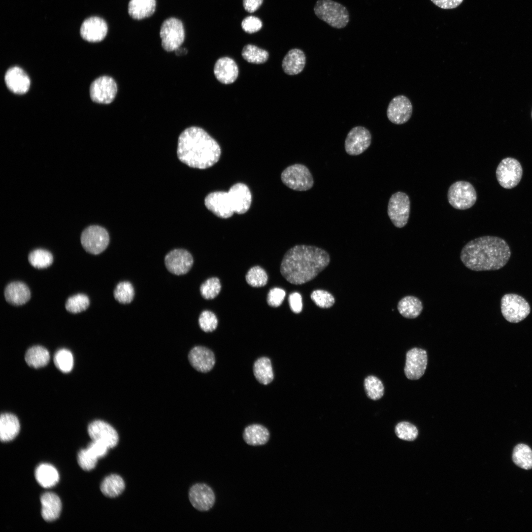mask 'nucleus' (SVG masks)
I'll return each mask as SVG.
<instances>
[{"instance_id":"21","label":"nucleus","mask_w":532,"mask_h":532,"mask_svg":"<svg viewBox=\"0 0 532 532\" xmlns=\"http://www.w3.org/2000/svg\"><path fill=\"white\" fill-rule=\"evenodd\" d=\"M191 366L197 371L207 372L211 370L215 364L213 352L207 347L197 346L193 348L188 355Z\"/></svg>"},{"instance_id":"5","label":"nucleus","mask_w":532,"mask_h":532,"mask_svg":"<svg viewBox=\"0 0 532 532\" xmlns=\"http://www.w3.org/2000/svg\"><path fill=\"white\" fill-rule=\"evenodd\" d=\"M313 10L319 19L334 28H344L349 21L346 7L332 0H318Z\"/></svg>"},{"instance_id":"8","label":"nucleus","mask_w":532,"mask_h":532,"mask_svg":"<svg viewBox=\"0 0 532 532\" xmlns=\"http://www.w3.org/2000/svg\"><path fill=\"white\" fill-rule=\"evenodd\" d=\"M501 311L507 321L517 323L529 315L531 307L523 297L515 294H507L501 298Z\"/></svg>"},{"instance_id":"17","label":"nucleus","mask_w":532,"mask_h":532,"mask_svg":"<svg viewBox=\"0 0 532 532\" xmlns=\"http://www.w3.org/2000/svg\"><path fill=\"white\" fill-rule=\"evenodd\" d=\"M428 362L425 350L414 348L408 351L406 355L404 373L410 380H417L424 374Z\"/></svg>"},{"instance_id":"46","label":"nucleus","mask_w":532,"mask_h":532,"mask_svg":"<svg viewBox=\"0 0 532 532\" xmlns=\"http://www.w3.org/2000/svg\"><path fill=\"white\" fill-rule=\"evenodd\" d=\"M199 324L203 331L206 332H211L216 329L218 320L215 314L212 312L204 310L200 314Z\"/></svg>"},{"instance_id":"20","label":"nucleus","mask_w":532,"mask_h":532,"mask_svg":"<svg viewBox=\"0 0 532 532\" xmlns=\"http://www.w3.org/2000/svg\"><path fill=\"white\" fill-rule=\"evenodd\" d=\"M105 21L98 17H92L85 20L80 28V34L85 40L92 42L103 40L107 33Z\"/></svg>"},{"instance_id":"43","label":"nucleus","mask_w":532,"mask_h":532,"mask_svg":"<svg viewBox=\"0 0 532 532\" xmlns=\"http://www.w3.org/2000/svg\"><path fill=\"white\" fill-rule=\"evenodd\" d=\"M221 289V285L219 279L217 277H211L201 284L200 292L204 299H211L218 296Z\"/></svg>"},{"instance_id":"18","label":"nucleus","mask_w":532,"mask_h":532,"mask_svg":"<svg viewBox=\"0 0 532 532\" xmlns=\"http://www.w3.org/2000/svg\"><path fill=\"white\" fill-rule=\"evenodd\" d=\"M412 110V105L409 99L404 95H399L390 101L387 109V116L392 123L401 125L409 120Z\"/></svg>"},{"instance_id":"28","label":"nucleus","mask_w":532,"mask_h":532,"mask_svg":"<svg viewBox=\"0 0 532 532\" xmlns=\"http://www.w3.org/2000/svg\"><path fill=\"white\" fill-rule=\"evenodd\" d=\"M270 437L266 428L260 424H252L246 427L243 433V438L248 445L259 446L266 444Z\"/></svg>"},{"instance_id":"12","label":"nucleus","mask_w":532,"mask_h":532,"mask_svg":"<svg viewBox=\"0 0 532 532\" xmlns=\"http://www.w3.org/2000/svg\"><path fill=\"white\" fill-rule=\"evenodd\" d=\"M523 175V169L516 159L507 157L503 159L496 169V176L499 185L505 189H510L516 187L520 182Z\"/></svg>"},{"instance_id":"26","label":"nucleus","mask_w":532,"mask_h":532,"mask_svg":"<svg viewBox=\"0 0 532 532\" xmlns=\"http://www.w3.org/2000/svg\"><path fill=\"white\" fill-rule=\"evenodd\" d=\"M6 300L13 305H21L26 303L31 298V292L24 283L14 281L8 284L4 290Z\"/></svg>"},{"instance_id":"49","label":"nucleus","mask_w":532,"mask_h":532,"mask_svg":"<svg viewBox=\"0 0 532 532\" xmlns=\"http://www.w3.org/2000/svg\"><path fill=\"white\" fill-rule=\"evenodd\" d=\"M285 295L286 293L282 289L275 287L270 289L267 298L268 304L274 307L279 306L284 300Z\"/></svg>"},{"instance_id":"27","label":"nucleus","mask_w":532,"mask_h":532,"mask_svg":"<svg viewBox=\"0 0 532 532\" xmlns=\"http://www.w3.org/2000/svg\"><path fill=\"white\" fill-rule=\"evenodd\" d=\"M20 425L18 418L13 414L2 413L0 417V439L8 442L14 439L19 432Z\"/></svg>"},{"instance_id":"34","label":"nucleus","mask_w":532,"mask_h":532,"mask_svg":"<svg viewBox=\"0 0 532 532\" xmlns=\"http://www.w3.org/2000/svg\"><path fill=\"white\" fill-rule=\"evenodd\" d=\"M125 488L123 478L118 474H112L106 476L102 481L100 489L106 497L115 498L121 495Z\"/></svg>"},{"instance_id":"39","label":"nucleus","mask_w":532,"mask_h":532,"mask_svg":"<svg viewBox=\"0 0 532 532\" xmlns=\"http://www.w3.org/2000/svg\"><path fill=\"white\" fill-rule=\"evenodd\" d=\"M134 296V290L132 283L129 281H122L116 286L114 291V297L119 302L122 304L130 303Z\"/></svg>"},{"instance_id":"51","label":"nucleus","mask_w":532,"mask_h":532,"mask_svg":"<svg viewBox=\"0 0 532 532\" xmlns=\"http://www.w3.org/2000/svg\"><path fill=\"white\" fill-rule=\"evenodd\" d=\"M288 301L290 308L293 312L299 313L301 311L302 298L299 293L294 292L291 294L289 296Z\"/></svg>"},{"instance_id":"48","label":"nucleus","mask_w":532,"mask_h":532,"mask_svg":"<svg viewBox=\"0 0 532 532\" xmlns=\"http://www.w3.org/2000/svg\"><path fill=\"white\" fill-rule=\"evenodd\" d=\"M263 26L261 20L254 16L245 17L241 22L242 29L247 33H253L261 30Z\"/></svg>"},{"instance_id":"55","label":"nucleus","mask_w":532,"mask_h":532,"mask_svg":"<svg viewBox=\"0 0 532 532\" xmlns=\"http://www.w3.org/2000/svg\"></svg>"},{"instance_id":"24","label":"nucleus","mask_w":532,"mask_h":532,"mask_svg":"<svg viewBox=\"0 0 532 532\" xmlns=\"http://www.w3.org/2000/svg\"><path fill=\"white\" fill-rule=\"evenodd\" d=\"M40 502L41 514L45 521L52 522L59 518L62 509V502L56 494L51 492L43 494L40 497Z\"/></svg>"},{"instance_id":"4","label":"nucleus","mask_w":532,"mask_h":532,"mask_svg":"<svg viewBox=\"0 0 532 532\" xmlns=\"http://www.w3.org/2000/svg\"><path fill=\"white\" fill-rule=\"evenodd\" d=\"M252 195L244 183L233 185L228 192L215 191L208 194L204 199L206 207L217 217L227 219L234 213L242 214L250 208Z\"/></svg>"},{"instance_id":"1","label":"nucleus","mask_w":532,"mask_h":532,"mask_svg":"<svg viewBox=\"0 0 532 532\" xmlns=\"http://www.w3.org/2000/svg\"><path fill=\"white\" fill-rule=\"evenodd\" d=\"M330 261V256L325 250L314 246L297 245L284 255L280 272L290 283L300 285L315 278Z\"/></svg>"},{"instance_id":"30","label":"nucleus","mask_w":532,"mask_h":532,"mask_svg":"<svg viewBox=\"0 0 532 532\" xmlns=\"http://www.w3.org/2000/svg\"><path fill=\"white\" fill-rule=\"evenodd\" d=\"M156 7V0H130L128 11L132 18L141 20L151 16L154 13Z\"/></svg>"},{"instance_id":"52","label":"nucleus","mask_w":532,"mask_h":532,"mask_svg":"<svg viewBox=\"0 0 532 532\" xmlns=\"http://www.w3.org/2000/svg\"><path fill=\"white\" fill-rule=\"evenodd\" d=\"M437 6L444 9H453L458 7L464 0H431Z\"/></svg>"},{"instance_id":"44","label":"nucleus","mask_w":532,"mask_h":532,"mask_svg":"<svg viewBox=\"0 0 532 532\" xmlns=\"http://www.w3.org/2000/svg\"><path fill=\"white\" fill-rule=\"evenodd\" d=\"M397 436L404 440L413 441L418 436V430L413 424L407 422L399 423L395 427Z\"/></svg>"},{"instance_id":"3","label":"nucleus","mask_w":532,"mask_h":532,"mask_svg":"<svg viewBox=\"0 0 532 532\" xmlns=\"http://www.w3.org/2000/svg\"><path fill=\"white\" fill-rule=\"evenodd\" d=\"M221 154L218 142L200 127H189L178 137L177 157L189 167L208 168L217 163Z\"/></svg>"},{"instance_id":"14","label":"nucleus","mask_w":532,"mask_h":532,"mask_svg":"<svg viewBox=\"0 0 532 532\" xmlns=\"http://www.w3.org/2000/svg\"><path fill=\"white\" fill-rule=\"evenodd\" d=\"M371 135L368 129L363 126L353 128L348 133L344 143L346 152L351 156H357L365 152L370 145Z\"/></svg>"},{"instance_id":"37","label":"nucleus","mask_w":532,"mask_h":532,"mask_svg":"<svg viewBox=\"0 0 532 532\" xmlns=\"http://www.w3.org/2000/svg\"><path fill=\"white\" fill-rule=\"evenodd\" d=\"M28 260L30 264L34 267L42 269L47 268L52 265L53 257L49 251L45 249H37L29 254Z\"/></svg>"},{"instance_id":"32","label":"nucleus","mask_w":532,"mask_h":532,"mask_svg":"<svg viewBox=\"0 0 532 532\" xmlns=\"http://www.w3.org/2000/svg\"><path fill=\"white\" fill-rule=\"evenodd\" d=\"M27 364L31 367L38 368L47 365L50 360L48 351L44 347L36 345L29 348L25 356Z\"/></svg>"},{"instance_id":"10","label":"nucleus","mask_w":532,"mask_h":532,"mask_svg":"<svg viewBox=\"0 0 532 532\" xmlns=\"http://www.w3.org/2000/svg\"><path fill=\"white\" fill-rule=\"evenodd\" d=\"M410 208L408 196L405 193L397 192L390 197L387 207L388 216L394 226L399 228L407 223Z\"/></svg>"},{"instance_id":"29","label":"nucleus","mask_w":532,"mask_h":532,"mask_svg":"<svg viewBox=\"0 0 532 532\" xmlns=\"http://www.w3.org/2000/svg\"><path fill=\"white\" fill-rule=\"evenodd\" d=\"M397 308L399 314L407 319H415L422 313L423 305L421 300L414 296H406L398 302Z\"/></svg>"},{"instance_id":"22","label":"nucleus","mask_w":532,"mask_h":532,"mask_svg":"<svg viewBox=\"0 0 532 532\" xmlns=\"http://www.w3.org/2000/svg\"><path fill=\"white\" fill-rule=\"evenodd\" d=\"M213 71L217 80L224 84L233 83L238 75L236 63L228 57L218 59L214 65Z\"/></svg>"},{"instance_id":"13","label":"nucleus","mask_w":532,"mask_h":532,"mask_svg":"<svg viewBox=\"0 0 532 532\" xmlns=\"http://www.w3.org/2000/svg\"><path fill=\"white\" fill-rule=\"evenodd\" d=\"M117 92V86L114 80L107 76L100 77L94 80L90 88L92 100L103 104L111 103Z\"/></svg>"},{"instance_id":"47","label":"nucleus","mask_w":532,"mask_h":532,"mask_svg":"<svg viewBox=\"0 0 532 532\" xmlns=\"http://www.w3.org/2000/svg\"><path fill=\"white\" fill-rule=\"evenodd\" d=\"M98 459L87 448L81 449L77 455V461L79 466L86 471H90L94 468L97 464Z\"/></svg>"},{"instance_id":"36","label":"nucleus","mask_w":532,"mask_h":532,"mask_svg":"<svg viewBox=\"0 0 532 532\" xmlns=\"http://www.w3.org/2000/svg\"><path fill=\"white\" fill-rule=\"evenodd\" d=\"M241 55L247 62L255 64H261L266 62L269 57L267 51L250 44L243 47Z\"/></svg>"},{"instance_id":"54","label":"nucleus","mask_w":532,"mask_h":532,"mask_svg":"<svg viewBox=\"0 0 532 532\" xmlns=\"http://www.w3.org/2000/svg\"><path fill=\"white\" fill-rule=\"evenodd\" d=\"M175 52L177 55H183L186 54L187 53V50L186 48L179 47L175 50Z\"/></svg>"},{"instance_id":"42","label":"nucleus","mask_w":532,"mask_h":532,"mask_svg":"<svg viewBox=\"0 0 532 532\" xmlns=\"http://www.w3.org/2000/svg\"><path fill=\"white\" fill-rule=\"evenodd\" d=\"M245 278L247 283L252 287H261L266 284L268 276L262 267L255 266L248 271Z\"/></svg>"},{"instance_id":"15","label":"nucleus","mask_w":532,"mask_h":532,"mask_svg":"<svg viewBox=\"0 0 532 532\" xmlns=\"http://www.w3.org/2000/svg\"><path fill=\"white\" fill-rule=\"evenodd\" d=\"M88 432L93 441L102 443L108 448L115 447L119 441V435L115 429L102 420L91 422L88 426Z\"/></svg>"},{"instance_id":"53","label":"nucleus","mask_w":532,"mask_h":532,"mask_svg":"<svg viewBox=\"0 0 532 532\" xmlns=\"http://www.w3.org/2000/svg\"><path fill=\"white\" fill-rule=\"evenodd\" d=\"M263 2V0H243V5L246 11L253 13L259 9Z\"/></svg>"},{"instance_id":"2","label":"nucleus","mask_w":532,"mask_h":532,"mask_svg":"<svg viewBox=\"0 0 532 532\" xmlns=\"http://www.w3.org/2000/svg\"><path fill=\"white\" fill-rule=\"evenodd\" d=\"M511 251L506 242L494 236H483L463 247L460 259L468 269L476 271L496 270L508 262Z\"/></svg>"},{"instance_id":"23","label":"nucleus","mask_w":532,"mask_h":532,"mask_svg":"<svg viewBox=\"0 0 532 532\" xmlns=\"http://www.w3.org/2000/svg\"><path fill=\"white\" fill-rule=\"evenodd\" d=\"M4 80L7 88L15 94H25L30 86L29 76L18 66L8 69L5 73Z\"/></svg>"},{"instance_id":"25","label":"nucleus","mask_w":532,"mask_h":532,"mask_svg":"<svg viewBox=\"0 0 532 532\" xmlns=\"http://www.w3.org/2000/svg\"><path fill=\"white\" fill-rule=\"evenodd\" d=\"M306 56L302 50L298 48L290 50L284 57L282 67L284 72L290 75H297L304 69Z\"/></svg>"},{"instance_id":"40","label":"nucleus","mask_w":532,"mask_h":532,"mask_svg":"<svg viewBox=\"0 0 532 532\" xmlns=\"http://www.w3.org/2000/svg\"><path fill=\"white\" fill-rule=\"evenodd\" d=\"M56 366L64 373L70 372L73 366V357L71 352L65 348L58 350L54 356Z\"/></svg>"},{"instance_id":"35","label":"nucleus","mask_w":532,"mask_h":532,"mask_svg":"<svg viewBox=\"0 0 532 532\" xmlns=\"http://www.w3.org/2000/svg\"><path fill=\"white\" fill-rule=\"evenodd\" d=\"M512 460L516 466L523 469H532V450L526 444H517L513 450Z\"/></svg>"},{"instance_id":"7","label":"nucleus","mask_w":532,"mask_h":532,"mask_svg":"<svg viewBox=\"0 0 532 532\" xmlns=\"http://www.w3.org/2000/svg\"><path fill=\"white\" fill-rule=\"evenodd\" d=\"M447 198L454 208L466 210L471 207L477 200V194L473 185L469 182L458 181L449 187Z\"/></svg>"},{"instance_id":"41","label":"nucleus","mask_w":532,"mask_h":532,"mask_svg":"<svg viewBox=\"0 0 532 532\" xmlns=\"http://www.w3.org/2000/svg\"><path fill=\"white\" fill-rule=\"evenodd\" d=\"M90 304L88 296L83 294H78L69 297L66 300V309L72 313H78L87 309Z\"/></svg>"},{"instance_id":"38","label":"nucleus","mask_w":532,"mask_h":532,"mask_svg":"<svg viewBox=\"0 0 532 532\" xmlns=\"http://www.w3.org/2000/svg\"><path fill=\"white\" fill-rule=\"evenodd\" d=\"M364 388L366 396L372 400H376L382 397L384 388L381 381L377 377L369 375L364 380Z\"/></svg>"},{"instance_id":"6","label":"nucleus","mask_w":532,"mask_h":532,"mask_svg":"<svg viewBox=\"0 0 532 532\" xmlns=\"http://www.w3.org/2000/svg\"><path fill=\"white\" fill-rule=\"evenodd\" d=\"M281 179L286 186L297 191H307L314 184L310 170L305 166L300 164L286 167L281 173Z\"/></svg>"},{"instance_id":"9","label":"nucleus","mask_w":532,"mask_h":532,"mask_svg":"<svg viewBox=\"0 0 532 532\" xmlns=\"http://www.w3.org/2000/svg\"><path fill=\"white\" fill-rule=\"evenodd\" d=\"M160 35L164 49L167 52L175 51L180 47L185 39V30L182 22L174 17L166 19L161 25Z\"/></svg>"},{"instance_id":"19","label":"nucleus","mask_w":532,"mask_h":532,"mask_svg":"<svg viewBox=\"0 0 532 532\" xmlns=\"http://www.w3.org/2000/svg\"><path fill=\"white\" fill-rule=\"evenodd\" d=\"M189 498L193 506L200 511L210 509L215 502V494L209 486L198 483L192 486L189 491Z\"/></svg>"},{"instance_id":"11","label":"nucleus","mask_w":532,"mask_h":532,"mask_svg":"<svg viewBox=\"0 0 532 532\" xmlns=\"http://www.w3.org/2000/svg\"><path fill=\"white\" fill-rule=\"evenodd\" d=\"M81 243L87 252L98 255L102 252L109 242L107 231L101 226L92 225L85 229L81 235Z\"/></svg>"},{"instance_id":"33","label":"nucleus","mask_w":532,"mask_h":532,"mask_svg":"<svg viewBox=\"0 0 532 532\" xmlns=\"http://www.w3.org/2000/svg\"><path fill=\"white\" fill-rule=\"evenodd\" d=\"M253 373L261 384L267 385L273 379L274 375L270 359L266 357L258 359L253 365Z\"/></svg>"},{"instance_id":"50","label":"nucleus","mask_w":532,"mask_h":532,"mask_svg":"<svg viewBox=\"0 0 532 532\" xmlns=\"http://www.w3.org/2000/svg\"><path fill=\"white\" fill-rule=\"evenodd\" d=\"M87 449L97 458L104 457L107 453L108 447L98 441H93L90 443Z\"/></svg>"},{"instance_id":"45","label":"nucleus","mask_w":532,"mask_h":532,"mask_svg":"<svg viewBox=\"0 0 532 532\" xmlns=\"http://www.w3.org/2000/svg\"><path fill=\"white\" fill-rule=\"evenodd\" d=\"M310 297L317 306L323 308L331 307L335 301L334 298L331 294L322 290L314 291Z\"/></svg>"},{"instance_id":"31","label":"nucleus","mask_w":532,"mask_h":532,"mask_svg":"<svg viewBox=\"0 0 532 532\" xmlns=\"http://www.w3.org/2000/svg\"><path fill=\"white\" fill-rule=\"evenodd\" d=\"M35 477L38 484L45 488L54 486L59 480V474L56 468L51 465L45 463L36 468Z\"/></svg>"},{"instance_id":"16","label":"nucleus","mask_w":532,"mask_h":532,"mask_svg":"<svg viewBox=\"0 0 532 532\" xmlns=\"http://www.w3.org/2000/svg\"><path fill=\"white\" fill-rule=\"evenodd\" d=\"M193 263V258L191 253L183 249L172 250L165 258V264L167 269L177 275L187 273L191 268Z\"/></svg>"}]
</instances>
